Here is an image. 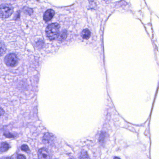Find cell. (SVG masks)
<instances>
[{"instance_id":"1","label":"cell","mask_w":159,"mask_h":159,"mask_svg":"<svg viewBox=\"0 0 159 159\" xmlns=\"http://www.w3.org/2000/svg\"><path fill=\"white\" fill-rule=\"evenodd\" d=\"M59 29L60 25L58 24H51L46 28V36L51 40L56 39L59 36Z\"/></svg>"},{"instance_id":"2","label":"cell","mask_w":159,"mask_h":159,"mask_svg":"<svg viewBox=\"0 0 159 159\" xmlns=\"http://www.w3.org/2000/svg\"><path fill=\"white\" fill-rule=\"evenodd\" d=\"M13 13V8L10 4L4 3L0 5V17L7 18Z\"/></svg>"},{"instance_id":"3","label":"cell","mask_w":159,"mask_h":159,"mask_svg":"<svg viewBox=\"0 0 159 159\" xmlns=\"http://www.w3.org/2000/svg\"><path fill=\"white\" fill-rule=\"evenodd\" d=\"M5 64L8 66L14 67L17 65L18 62V58L16 55L14 53H11L7 55L4 59Z\"/></svg>"},{"instance_id":"4","label":"cell","mask_w":159,"mask_h":159,"mask_svg":"<svg viewBox=\"0 0 159 159\" xmlns=\"http://www.w3.org/2000/svg\"><path fill=\"white\" fill-rule=\"evenodd\" d=\"M54 136L50 133H46L43 136V141L45 144L51 145L54 141Z\"/></svg>"},{"instance_id":"5","label":"cell","mask_w":159,"mask_h":159,"mask_svg":"<svg viewBox=\"0 0 159 159\" xmlns=\"http://www.w3.org/2000/svg\"><path fill=\"white\" fill-rule=\"evenodd\" d=\"M38 155L39 159H49L50 154L46 149L42 148L39 150Z\"/></svg>"},{"instance_id":"6","label":"cell","mask_w":159,"mask_h":159,"mask_svg":"<svg viewBox=\"0 0 159 159\" xmlns=\"http://www.w3.org/2000/svg\"><path fill=\"white\" fill-rule=\"evenodd\" d=\"M54 15L55 12L53 10H48L44 13V16H43V20L45 22H48V21L51 20V19L53 17Z\"/></svg>"},{"instance_id":"7","label":"cell","mask_w":159,"mask_h":159,"mask_svg":"<svg viewBox=\"0 0 159 159\" xmlns=\"http://www.w3.org/2000/svg\"><path fill=\"white\" fill-rule=\"evenodd\" d=\"M9 148H10V146L7 142H3L1 143V145L0 146V151L2 152H5L7 151Z\"/></svg>"},{"instance_id":"8","label":"cell","mask_w":159,"mask_h":159,"mask_svg":"<svg viewBox=\"0 0 159 159\" xmlns=\"http://www.w3.org/2000/svg\"><path fill=\"white\" fill-rule=\"evenodd\" d=\"M91 34V32L88 29L84 30L82 32V36L83 38L86 39L90 38Z\"/></svg>"},{"instance_id":"9","label":"cell","mask_w":159,"mask_h":159,"mask_svg":"<svg viewBox=\"0 0 159 159\" xmlns=\"http://www.w3.org/2000/svg\"><path fill=\"white\" fill-rule=\"evenodd\" d=\"M6 51L5 44L2 42L0 41V56H2Z\"/></svg>"},{"instance_id":"10","label":"cell","mask_w":159,"mask_h":159,"mask_svg":"<svg viewBox=\"0 0 159 159\" xmlns=\"http://www.w3.org/2000/svg\"><path fill=\"white\" fill-rule=\"evenodd\" d=\"M106 137H107V133L105 132H101L98 139L99 143L101 144H103L105 141Z\"/></svg>"},{"instance_id":"11","label":"cell","mask_w":159,"mask_h":159,"mask_svg":"<svg viewBox=\"0 0 159 159\" xmlns=\"http://www.w3.org/2000/svg\"><path fill=\"white\" fill-rule=\"evenodd\" d=\"M79 158H81V159H88V158H89V157L88 156V154H87V152L84 151H82L80 152V155Z\"/></svg>"},{"instance_id":"12","label":"cell","mask_w":159,"mask_h":159,"mask_svg":"<svg viewBox=\"0 0 159 159\" xmlns=\"http://www.w3.org/2000/svg\"><path fill=\"white\" fill-rule=\"evenodd\" d=\"M66 31H63V32H61V34H59V40L60 41H63L66 38ZM58 36V37H59Z\"/></svg>"},{"instance_id":"13","label":"cell","mask_w":159,"mask_h":159,"mask_svg":"<svg viewBox=\"0 0 159 159\" xmlns=\"http://www.w3.org/2000/svg\"><path fill=\"white\" fill-rule=\"evenodd\" d=\"M21 148L22 151H24L25 152H27L28 151H30V149L29 148L28 146L26 145H22Z\"/></svg>"},{"instance_id":"14","label":"cell","mask_w":159,"mask_h":159,"mask_svg":"<svg viewBox=\"0 0 159 159\" xmlns=\"http://www.w3.org/2000/svg\"><path fill=\"white\" fill-rule=\"evenodd\" d=\"M17 159H25L26 157L25 155L20 154L17 156Z\"/></svg>"},{"instance_id":"15","label":"cell","mask_w":159,"mask_h":159,"mask_svg":"<svg viewBox=\"0 0 159 159\" xmlns=\"http://www.w3.org/2000/svg\"><path fill=\"white\" fill-rule=\"evenodd\" d=\"M4 111L2 108L0 107V117L4 114Z\"/></svg>"},{"instance_id":"16","label":"cell","mask_w":159,"mask_h":159,"mask_svg":"<svg viewBox=\"0 0 159 159\" xmlns=\"http://www.w3.org/2000/svg\"><path fill=\"white\" fill-rule=\"evenodd\" d=\"M4 135H5V136H6V137H9V138H12V137H14V136L12 134H11L10 135V134H4Z\"/></svg>"}]
</instances>
